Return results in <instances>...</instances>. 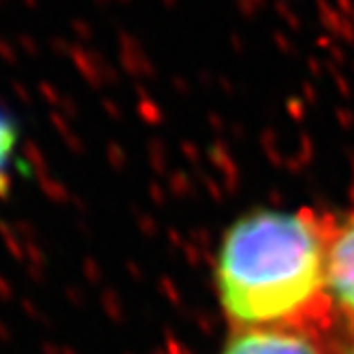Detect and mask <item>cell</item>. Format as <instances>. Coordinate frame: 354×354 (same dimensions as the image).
Here are the masks:
<instances>
[{
	"instance_id": "obj_1",
	"label": "cell",
	"mask_w": 354,
	"mask_h": 354,
	"mask_svg": "<svg viewBox=\"0 0 354 354\" xmlns=\"http://www.w3.org/2000/svg\"><path fill=\"white\" fill-rule=\"evenodd\" d=\"M326 254L303 214L252 212L226 231L216 263L224 314L239 328L306 316L326 288Z\"/></svg>"
},
{
	"instance_id": "obj_2",
	"label": "cell",
	"mask_w": 354,
	"mask_h": 354,
	"mask_svg": "<svg viewBox=\"0 0 354 354\" xmlns=\"http://www.w3.org/2000/svg\"><path fill=\"white\" fill-rule=\"evenodd\" d=\"M220 354H318V350L306 337L282 328H241Z\"/></svg>"
},
{
	"instance_id": "obj_3",
	"label": "cell",
	"mask_w": 354,
	"mask_h": 354,
	"mask_svg": "<svg viewBox=\"0 0 354 354\" xmlns=\"http://www.w3.org/2000/svg\"><path fill=\"white\" fill-rule=\"evenodd\" d=\"M326 288L354 312V226L333 243L326 254Z\"/></svg>"
},
{
	"instance_id": "obj_4",
	"label": "cell",
	"mask_w": 354,
	"mask_h": 354,
	"mask_svg": "<svg viewBox=\"0 0 354 354\" xmlns=\"http://www.w3.org/2000/svg\"><path fill=\"white\" fill-rule=\"evenodd\" d=\"M15 149H17V126L0 109V194L7 190Z\"/></svg>"
}]
</instances>
